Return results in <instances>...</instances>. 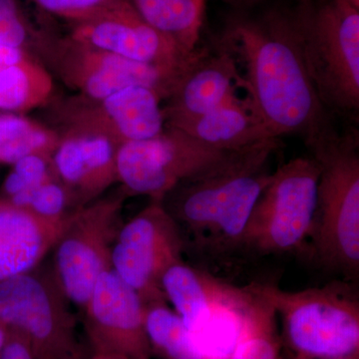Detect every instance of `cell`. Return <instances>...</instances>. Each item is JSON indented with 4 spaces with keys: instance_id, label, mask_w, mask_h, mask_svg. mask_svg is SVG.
Instances as JSON below:
<instances>
[{
    "instance_id": "34",
    "label": "cell",
    "mask_w": 359,
    "mask_h": 359,
    "mask_svg": "<svg viewBox=\"0 0 359 359\" xmlns=\"http://www.w3.org/2000/svg\"><path fill=\"white\" fill-rule=\"evenodd\" d=\"M283 359H285V358H283Z\"/></svg>"
},
{
    "instance_id": "22",
    "label": "cell",
    "mask_w": 359,
    "mask_h": 359,
    "mask_svg": "<svg viewBox=\"0 0 359 359\" xmlns=\"http://www.w3.org/2000/svg\"><path fill=\"white\" fill-rule=\"evenodd\" d=\"M145 328L153 355L163 359H214L167 302L145 304Z\"/></svg>"
},
{
    "instance_id": "11",
    "label": "cell",
    "mask_w": 359,
    "mask_h": 359,
    "mask_svg": "<svg viewBox=\"0 0 359 359\" xmlns=\"http://www.w3.org/2000/svg\"><path fill=\"white\" fill-rule=\"evenodd\" d=\"M229 153L207 147L180 130L166 127L153 138L119 146L118 183L129 197L147 196L161 202L180 182L216 164Z\"/></svg>"
},
{
    "instance_id": "4",
    "label": "cell",
    "mask_w": 359,
    "mask_h": 359,
    "mask_svg": "<svg viewBox=\"0 0 359 359\" xmlns=\"http://www.w3.org/2000/svg\"><path fill=\"white\" fill-rule=\"evenodd\" d=\"M292 13L321 103L330 114L358 117L359 0H297Z\"/></svg>"
},
{
    "instance_id": "12",
    "label": "cell",
    "mask_w": 359,
    "mask_h": 359,
    "mask_svg": "<svg viewBox=\"0 0 359 359\" xmlns=\"http://www.w3.org/2000/svg\"><path fill=\"white\" fill-rule=\"evenodd\" d=\"M185 245L174 219L158 201H151L122 224L114 243L112 269L144 304L167 302L161 278L172 264L183 261Z\"/></svg>"
},
{
    "instance_id": "28",
    "label": "cell",
    "mask_w": 359,
    "mask_h": 359,
    "mask_svg": "<svg viewBox=\"0 0 359 359\" xmlns=\"http://www.w3.org/2000/svg\"><path fill=\"white\" fill-rule=\"evenodd\" d=\"M46 13L65 18L72 23L80 22L103 13L121 0H30Z\"/></svg>"
},
{
    "instance_id": "17",
    "label": "cell",
    "mask_w": 359,
    "mask_h": 359,
    "mask_svg": "<svg viewBox=\"0 0 359 359\" xmlns=\"http://www.w3.org/2000/svg\"><path fill=\"white\" fill-rule=\"evenodd\" d=\"M237 63L221 45L215 53L203 49L165 100V122L197 117L238 95L243 81Z\"/></svg>"
},
{
    "instance_id": "19",
    "label": "cell",
    "mask_w": 359,
    "mask_h": 359,
    "mask_svg": "<svg viewBox=\"0 0 359 359\" xmlns=\"http://www.w3.org/2000/svg\"><path fill=\"white\" fill-rule=\"evenodd\" d=\"M207 147L233 152L276 138L255 112L249 99L236 95L209 112L166 123Z\"/></svg>"
},
{
    "instance_id": "6",
    "label": "cell",
    "mask_w": 359,
    "mask_h": 359,
    "mask_svg": "<svg viewBox=\"0 0 359 359\" xmlns=\"http://www.w3.org/2000/svg\"><path fill=\"white\" fill-rule=\"evenodd\" d=\"M71 304L51 268L0 283V318L25 337L34 359H87Z\"/></svg>"
},
{
    "instance_id": "20",
    "label": "cell",
    "mask_w": 359,
    "mask_h": 359,
    "mask_svg": "<svg viewBox=\"0 0 359 359\" xmlns=\"http://www.w3.org/2000/svg\"><path fill=\"white\" fill-rule=\"evenodd\" d=\"M149 25L188 53L197 50L207 0H130Z\"/></svg>"
},
{
    "instance_id": "14",
    "label": "cell",
    "mask_w": 359,
    "mask_h": 359,
    "mask_svg": "<svg viewBox=\"0 0 359 359\" xmlns=\"http://www.w3.org/2000/svg\"><path fill=\"white\" fill-rule=\"evenodd\" d=\"M164 100L157 90L135 85L101 99L71 97L59 104L57 113L62 129L95 132L121 146L147 140L164 131Z\"/></svg>"
},
{
    "instance_id": "9",
    "label": "cell",
    "mask_w": 359,
    "mask_h": 359,
    "mask_svg": "<svg viewBox=\"0 0 359 359\" xmlns=\"http://www.w3.org/2000/svg\"><path fill=\"white\" fill-rule=\"evenodd\" d=\"M129 196L124 189L78 210L54 245L51 271L73 306L88 301L97 280L112 269L111 257Z\"/></svg>"
},
{
    "instance_id": "1",
    "label": "cell",
    "mask_w": 359,
    "mask_h": 359,
    "mask_svg": "<svg viewBox=\"0 0 359 359\" xmlns=\"http://www.w3.org/2000/svg\"><path fill=\"white\" fill-rule=\"evenodd\" d=\"M219 45L244 65L242 88L276 138L299 135L308 146L337 130L309 77L292 11L237 14Z\"/></svg>"
},
{
    "instance_id": "24",
    "label": "cell",
    "mask_w": 359,
    "mask_h": 359,
    "mask_svg": "<svg viewBox=\"0 0 359 359\" xmlns=\"http://www.w3.org/2000/svg\"><path fill=\"white\" fill-rule=\"evenodd\" d=\"M58 141L56 130L25 114L0 112V165H13L32 155L52 156Z\"/></svg>"
},
{
    "instance_id": "16",
    "label": "cell",
    "mask_w": 359,
    "mask_h": 359,
    "mask_svg": "<svg viewBox=\"0 0 359 359\" xmlns=\"http://www.w3.org/2000/svg\"><path fill=\"white\" fill-rule=\"evenodd\" d=\"M52 167L78 208L84 207L118 183L116 157L119 146L112 139L86 130L58 131Z\"/></svg>"
},
{
    "instance_id": "23",
    "label": "cell",
    "mask_w": 359,
    "mask_h": 359,
    "mask_svg": "<svg viewBox=\"0 0 359 359\" xmlns=\"http://www.w3.org/2000/svg\"><path fill=\"white\" fill-rule=\"evenodd\" d=\"M252 294L228 359H283V341L275 309L259 295Z\"/></svg>"
},
{
    "instance_id": "25",
    "label": "cell",
    "mask_w": 359,
    "mask_h": 359,
    "mask_svg": "<svg viewBox=\"0 0 359 359\" xmlns=\"http://www.w3.org/2000/svg\"><path fill=\"white\" fill-rule=\"evenodd\" d=\"M6 201L40 218L53 222L67 221L81 209L77 207L72 196L56 177L41 182Z\"/></svg>"
},
{
    "instance_id": "18",
    "label": "cell",
    "mask_w": 359,
    "mask_h": 359,
    "mask_svg": "<svg viewBox=\"0 0 359 359\" xmlns=\"http://www.w3.org/2000/svg\"><path fill=\"white\" fill-rule=\"evenodd\" d=\"M71 218L48 221L0 198V283L40 266Z\"/></svg>"
},
{
    "instance_id": "5",
    "label": "cell",
    "mask_w": 359,
    "mask_h": 359,
    "mask_svg": "<svg viewBox=\"0 0 359 359\" xmlns=\"http://www.w3.org/2000/svg\"><path fill=\"white\" fill-rule=\"evenodd\" d=\"M248 289L269 302L294 359H337L359 353L358 295L341 283L297 292L271 283Z\"/></svg>"
},
{
    "instance_id": "15",
    "label": "cell",
    "mask_w": 359,
    "mask_h": 359,
    "mask_svg": "<svg viewBox=\"0 0 359 359\" xmlns=\"http://www.w3.org/2000/svg\"><path fill=\"white\" fill-rule=\"evenodd\" d=\"M82 311L91 348L128 359H152L145 304L113 269L97 280Z\"/></svg>"
},
{
    "instance_id": "8",
    "label": "cell",
    "mask_w": 359,
    "mask_h": 359,
    "mask_svg": "<svg viewBox=\"0 0 359 359\" xmlns=\"http://www.w3.org/2000/svg\"><path fill=\"white\" fill-rule=\"evenodd\" d=\"M161 290L205 353L214 359H228L252 292L184 261L165 271Z\"/></svg>"
},
{
    "instance_id": "2",
    "label": "cell",
    "mask_w": 359,
    "mask_h": 359,
    "mask_svg": "<svg viewBox=\"0 0 359 359\" xmlns=\"http://www.w3.org/2000/svg\"><path fill=\"white\" fill-rule=\"evenodd\" d=\"M280 139L229 153L193 175L161 200L178 226L185 252L226 256L242 250L245 226L271 180L269 162Z\"/></svg>"
},
{
    "instance_id": "31",
    "label": "cell",
    "mask_w": 359,
    "mask_h": 359,
    "mask_svg": "<svg viewBox=\"0 0 359 359\" xmlns=\"http://www.w3.org/2000/svg\"><path fill=\"white\" fill-rule=\"evenodd\" d=\"M87 359H128L124 356L119 355L113 353H108V351H97L90 347V351Z\"/></svg>"
},
{
    "instance_id": "33",
    "label": "cell",
    "mask_w": 359,
    "mask_h": 359,
    "mask_svg": "<svg viewBox=\"0 0 359 359\" xmlns=\"http://www.w3.org/2000/svg\"><path fill=\"white\" fill-rule=\"evenodd\" d=\"M359 353L353 354V355L346 356V358H337V359H358Z\"/></svg>"
},
{
    "instance_id": "27",
    "label": "cell",
    "mask_w": 359,
    "mask_h": 359,
    "mask_svg": "<svg viewBox=\"0 0 359 359\" xmlns=\"http://www.w3.org/2000/svg\"><path fill=\"white\" fill-rule=\"evenodd\" d=\"M40 34L41 32L33 28L18 0H0V43L29 51Z\"/></svg>"
},
{
    "instance_id": "29",
    "label": "cell",
    "mask_w": 359,
    "mask_h": 359,
    "mask_svg": "<svg viewBox=\"0 0 359 359\" xmlns=\"http://www.w3.org/2000/svg\"><path fill=\"white\" fill-rule=\"evenodd\" d=\"M0 359H34V356L25 337L9 330L8 339L0 353Z\"/></svg>"
},
{
    "instance_id": "7",
    "label": "cell",
    "mask_w": 359,
    "mask_h": 359,
    "mask_svg": "<svg viewBox=\"0 0 359 359\" xmlns=\"http://www.w3.org/2000/svg\"><path fill=\"white\" fill-rule=\"evenodd\" d=\"M318 177L320 167L311 156L294 158L273 172L250 212L242 250L269 255L306 249L316 217Z\"/></svg>"
},
{
    "instance_id": "3",
    "label": "cell",
    "mask_w": 359,
    "mask_h": 359,
    "mask_svg": "<svg viewBox=\"0 0 359 359\" xmlns=\"http://www.w3.org/2000/svg\"><path fill=\"white\" fill-rule=\"evenodd\" d=\"M320 167L311 256L348 278L359 273L358 137L337 130L306 146Z\"/></svg>"
},
{
    "instance_id": "30",
    "label": "cell",
    "mask_w": 359,
    "mask_h": 359,
    "mask_svg": "<svg viewBox=\"0 0 359 359\" xmlns=\"http://www.w3.org/2000/svg\"><path fill=\"white\" fill-rule=\"evenodd\" d=\"M33 58L29 51L18 47L0 43V67L15 65Z\"/></svg>"
},
{
    "instance_id": "21",
    "label": "cell",
    "mask_w": 359,
    "mask_h": 359,
    "mask_svg": "<svg viewBox=\"0 0 359 359\" xmlns=\"http://www.w3.org/2000/svg\"><path fill=\"white\" fill-rule=\"evenodd\" d=\"M53 91V76L34 58L0 67V112L25 114L49 103Z\"/></svg>"
},
{
    "instance_id": "10",
    "label": "cell",
    "mask_w": 359,
    "mask_h": 359,
    "mask_svg": "<svg viewBox=\"0 0 359 359\" xmlns=\"http://www.w3.org/2000/svg\"><path fill=\"white\" fill-rule=\"evenodd\" d=\"M35 49L52 76L55 75L77 95L88 99L104 98L125 87L139 85L157 90L166 100L188 70L163 69L135 62L69 35L55 37L42 32Z\"/></svg>"
},
{
    "instance_id": "13",
    "label": "cell",
    "mask_w": 359,
    "mask_h": 359,
    "mask_svg": "<svg viewBox=\"0 0 359 359\" xmlns=\"http://www.w3.org/2000/svg\"><path fill=\"white\" fill-rule=\"evenodd\" d=\"M69 36L135 62L173 71L188 69L203 51L184 50L149 25L130 0H121L89 20L73 23Z\"/></svg>"
},
{
    "instance_id": "26",
    "label": "cell",
    "mask_w": 359,
    "mask_h": 359,
    "mask_svg": "<svg viewBox=\"0 0 359 359\" xmlns=\"http://www.w3.org/2000/svg\"><path fill=\"white\" fill-rule=\"evenodd\" d=\"M52 156L32 155L14 163L1 189L0 198L9 200L32 187L55 177L52 167Z\"/></svg>"
},
{
    "instance_id": "32",
    "label": "cell",
    "mask_w": 359,
    "mask_h": 359,
    "mask_svg": "<svg viewBox=\"0 0 359 359\" xmlns=\"http://www.w3.org/2000/svg\"><path fill=\"white\" fill-rule=\"evenodd\" d=\"M9 328L6 323L0 318V353L6 346V340L8 339Z\"/></svg>"
}]
</instances>
